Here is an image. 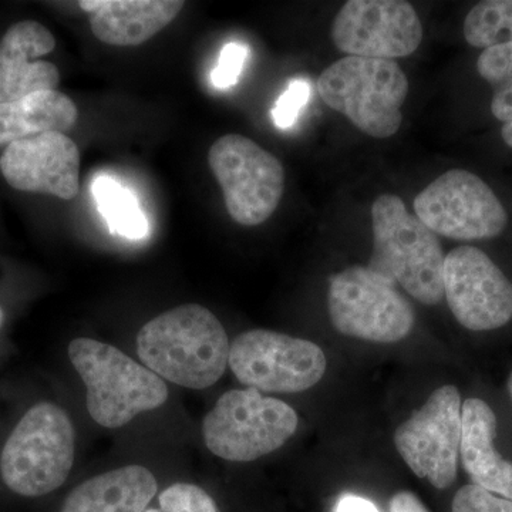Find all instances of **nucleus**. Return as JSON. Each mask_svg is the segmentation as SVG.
I'll return each instance as SVG.
<instances>
[{
  "instance_id": "obj_1",
  "label": "nucleus",
  "mask_w": 512,
  "mask_h": 512,
  "mask_svg": "<svg viewBox=\"0 0 512 512\" xmlns=\"http://www.w3.org/2000/svg\"><path fill=\"white\" fill-rule=\"evenodd\" d=\"M228 335L217 316L198 303H185L151 319L137 335L144 366L161 379L204 390L224 376Z\"/></svg>"
},
{
  "instance_id": "obj_2",
  "label": "nucleus",
  "mask_w": 512,
  "mask_h": 512,
  "mask_svg": "<svg viewBox=\"0 0 512 512\" xmlns=\"http://www.w3.org/2000/svg\"><path fill=\"white\" fill-rule=\"evenodd\" d=\"M373 252L366 268L416 301L439 305L444 299V256L437 235L407 211L402 198L377 197L372 205Z\"/></svg>"
},
{
  "instance_id": "obj_3",
  "label": "nucleus",
  "mask_w": 512,
  "mask_h": 512,
  "mask_svg": "<svg viewBox=\"0 0 512 512\" xmlns=\"http://www.w3.org/2000/svg\"><path fill=\"white\" fill-rule=\"evenodd\" d=\"M69 357L86 384L90 416L106 429H120L167 402L164 380L114 346L77 338L70 342Z\"/></svg>"
},
{
  "instance_id": "obj_4",
  "label": "nucleus",
  "mask_w": 512,
  "mask_h": 512,
  "mask_svg": "<svg viewBox=\"0 0 512 512\" xmlns=\"http://www.w3.org/2000/svg\"><path fill=\"white\" fill-rule=\"evenodd\" d=\"M409 80L394 60L346 56L323 70L320 99L343 114L362 133L375 138L394 136L402 127V107Z\"/></svg>"
},
{
  "instance_id": "obj_5",
  "label": "nucleus",
  "mask_w": 512,
  "mask_h": 512,
  "mask_svg": "<svg viewBox=\"0 0 512 512\" xmlns=\"http://www.w3.org/2000/svg\"><path fill=\"white\" fill-rule=\"evenodd\" d=\"M76 453L69 414L53 403H39L25 413L0 456L3 483L23 497H42L62 487Z\"/></svg>"
},
{
  "instance_id": "obj_6",
  "label": "nucleus",
  "mask_w": 512,
  "mask_h": 512,
  "mask_svg": "<svg viewBox=\"0 0 512 512\" xmlns=\"http://www.w3.org/2000/svg\"><path fill=\"white\" fill-rule=\"evenodd\" d=\"M298 423L289 404L248 387L222 394L202 421V436L215 456L249 463L284 446Z\"/></svg>"
},
{
  "instance_id": "obj_7",
  "label": "nucleus",
  "mask_w": 512,
  "mask_h": 512,
  "mask_svg": "<svg viewBox=\"0 0 512 512\" xmlns=\"http://www.w3.org/2000/svg\"><path fill=\"white\" fill-rule=\"evenodd\" d=\"M208 164L232 220L256 227L272 217L285 191L284 165L274 154L247 137L227 134L212 144Z\"/></svg>"
},
{
  "instance_id": "obj_8",
  "label": "nucleus",
  "mask_w": 512,
  "mask_h": 512,
  "mask_svg": "<svg viewBox=\"0 0 512 512\" xmlns=\"http://www.w3.org/2000/svg\"><path fill=\"white\" fill-rule=\"evenodd\" d=\"M328 309L338 332L367 342H399L414 326L412 305L366 266H350L330 278Z\"/></svg>"
},
{
  "instance_id": "obj_9",
  "label": "nucleus",
  "mask_w": 512,
  "mask_h": 512,
  "mask_svg": "<svg viewBox=\"0 0 512 512\" xmlns=\"http://www.w3.org/2000/svg\"><path fill=\"white\" fill-rule=\"evenodd\" d=\"M228 365L249 389L299 393L322 380L328 360L311 340L255 329L235 338L229 348Z\"/></svg>"
},
{
  "instance_id": "obj_10",
  "label": "nucleus",
  "mask_w": 512,
  "mask_h": 512,
  "mask_svg": "<svg viewBox=\"0 0 512 512\" xmlns=\"http://www.w3.org/2000/svg\"><path fill=\"white\" fill-rule=\"evenodd\" d=\"M416 217L436 235L480 241L503 234L508 215L494 191L478 175L450 170L417 195Z\"/></svg>"
},
{
  "instance_id": "obj_11",
  "label": "nucleus",
  "mask_w": 512,
  "mask_h": 512,
  "mask_svg": "<svg viewBox=\"0 0 512 512\" xmlns=\"http://www.w3.org/2000/svg\"><path fill=\"white\" fill-rule=\"evenodd\" d=\"M461 407L457 387L441 386L394 433V444L407 466L439 490L450 487L457 478Z\"/></svg>"
},
{
  "instance_id": "obj_12",
  "label": "nucleus",
  "mask_w": 512,
  "mask_h": 512,
  "mask_svg": "<svg viewBox=\"0 0 512 512\" xmlns=\"http://www.w3.org/2000/svg\"><path fill=\"white\" fill-rule=\"evenodd\" d=\"M330 39L348 56L393 60L419 49L423 26L409 2L349 0L333 19Z\"/></svg>"
},
{
  "instance_id": "obj_13",
  "label": "nucleus",
  "mask_w": 512,
  "mask_h": 512,
  "mask_svg": "<svg viewBox=\"0 0 512 512\" xmlns=\"http://www.w3.org/2000/svg\"><path fill=\"white\" fill-rule=\"evenodd\" d=\"M444 296L460 325L494 330L512 319V284L490 256L463 245L444 259Z\"/></svg>"
},
{
  "instance_id": "obj_14",
  "label": "nucleus",
  "mask_w": 512,
  "mask_h": 512,
  "mask_svg": "<svg viewBox=\"0 0 512 512\" xmlns=\"http://www.w3.org/2000/svg\"><path fill=\"white\" fill-rule=\"evenodd\" d=\"M0 171L15 190L74 200L80 190V153L64 133H43L9 144Z\"/></svg>"
},
{
  "instance_id": "obj_15",
  "label": "nucleus",
  "mask_w": 512,
  "mask_h": 512,
  "mask_svg": "<svg viewBox=\"0 0 512 512\" xmlns=\"http://www.w3.org/2000/svg\"><path fill=\"white\" fill-rule=\"evenodd\" d=\"M55 47V36L36 20H22L6 30L0 39V104L56 90L59 69L42 60Z\"/></svg>"
},
{
  "instance_id": "obj_16",
  "label": "nucleus",
  "mask_w": 512,
  "mask_h": 512,
  "mask_svg": "<svg viewBox=\"0 0 512 512\" xmlns=\"http://www.w3.org/2000/svg\"><path fill=\"white\" fill-rule=\"evenodd\" d=\"M90 28L100 42L138 46L167 28L184 8L180 0H83Z\"/></svg>"
},
{
  "instance_id": "obj_17",
  "label": "nucleus",
  "mask_w": 512,
  "mask_h": 512,
  "mask_svg": "<svg viewBox=\"0 0 512 512\" xmlns=\"http://www.w3.org/2000/svg\"><path fill=\"white\" fill-rule=\"evenodd\" d=\"M460 456L473 484L512 500V464L495 450L497 417L484 400L468 399L461 407Z\"/></svg>"
},
{
  "instance_id": "obj_18",
  "label": "nucleus",
  "mask_w": 512,
  "mask_h": 512,
  "mask_svg": "<svg viewBox=\"0 0 512 512\" xmlns=\"http://www.w3.org/2000/svg\"><path fill=\"white\" fill-rule=\"evenodd\" d=\"M157 488L146 467H120L77 485L60 512H144Z\"/></svg>"
},
{
  "instance_id": "obj_19",
  "label": "nucleus",
  "mask_w": 512,
  "mask_h": 512,
  "mask_svg": "<svg viewBox=\"0 0 512 512\" xmlns=\"http://www.w3.org/2000/svg\"><path fill=\"white\" fill-rule=\"evenodd\" d=\"M79 119L74 101L57 90H45L0 104V146L43 133H64Z\"/></svg>"
},
{
  "instance_id": "obj_20",
  "label": "nucleus",
  "mask_w": 512,
  "mask_h": 512,
  "mask_svg": "<svg viewBox=\"0 0 512 512\" xmlns=\"http://www.w3.org/2000/svg\"><path fill=\"white\" fill-rule=\"evenodd\" d=\"M92 194L111 234L138 241L147 237L148 221L133 192L109 175L94 178Z\"/></svg>"
},
{
  "instance_id": "obj_21",
  "label": "nucleus",
  "mask_w": 512,
  "mask_h": 512,
  "mask_svg": "<svg viewBox=\"0 0 512 512\" xmlns=\"http://www.w3.org/2000/svg\"><path fill=\"white\" fill-rule=\"evenodd\" d=\"M464 37L478 49L512 42V0L477 3L464 20Z\"/></svg>"
},
{
  "instance_id": "obj_22",
  "label": "nucleus",
  "mask_w": 512,
  "mask_h": 512,
  "mask_svg": "<svg viewBox=\"0 0 512 512\" xmlns=\"http://www.w3.org/2000/svg\"><path fill=\"white\" fill-rule=\"evenodd\" d=\"M158 500L163 512H218L210 494L194 484L171 485L165 488Z\"/></svg>"
},
{
  "instance_id": "obj_23",
  "label": "nucleus",
  "mask_w": 512,
  "mask_h": 512,
  "mask_svg": "<svg viewBox=\"0 0 512 512\" xmlns=\"http://www.w3.org/2000/svg\"><path fill=\"white\" fill-rule=\"evenodd\" d=\"M451 512H512V500L471 483L454 495Z\"/></svg>"
},
{
  "instance_id": "obj_24",
  "label": "nucleus",
  "mask_w": 512,
  "mask_h": 512,
  "mask_svg": "<svg viewBox=\"0 0 512 512\" xmlns=\"http://www.w3.org/2000/svg\"><path fill=\"white\" fill-rule=\"evenodd\" d=\"M478 74L495 89L512 82V42L487 47L477 60Z\"/></svg>"
},
{
  "instance_id": "obj_25",
  "label": "nucleus",
  "mask_w": 512,
  "mask_h": 512,
  "mask_svg": "<svg viewBox=\"0 0 512 512\" xmlns=\"http://www.w3.org/2000/svg\"><path fill=\"white\" fill-rule=\"evenodd\" d=\"M309 99H311V84L302 79L292 80L288 89L276 100L272 110L275 126L281 130L292 127Z\"/></svg>"
},
{
  "instance_id": "obj_26",
  "label": "nucleus",
  "mask_w": 512,
  "mask_h": 512,
  "mask_svg": "<svg viewBox=\"0 0 512 512\" xmlns=\"http://www.w3.org/2000/svg\"><path fill=\"white\" fill-rule=\"evenodd\" d=\"M249 55L248 46L244 43L231 42L221 50L217 67L212 70V83L217 89H231L239 82L242 69Z\"/></svg>"
},
{
  "instance_id": "obj_27",
  "label": "nucleus",
  "mask_w": 512,
  "mask_h": 512,
  "mask_svg": "<svg viewBox=\"0 0 512 512\" xmlns=\"http://www.w3.org/2000/svg\"><path fill=\"white\" fill-rule=\"evenodd\" d=\"M491 113L504 124L512 121V82L495 89L491 100Z\"/></svg>"
},
{
  "instance_id": "obj_28",
  "label": "nucleus",
  "mask_w": 512,
  "mask_h": 512,
  "mask_svg": "<svg viewBox=\"0 0 512 512\" xmlns=\"http://www.w3.org/2000/svg\"><path fill=\"white\" fill-rule=\"evenodd\" d=\"M390 512H429V510L413 493L400 491L390 500Z\"/></svg>"
},
{
  "instance_id": "obj_29",
  "label": "nucleus",
  "mask_w": 512,
  "mask_h": 512,
  "mask_svg": "<svg viewBox=\"0 0 512 512\" xmlns=\"http://www.w3.org/2000/svg\"><path fill=\"white\" fill-rule=\"evenodd\" d=\"M335 512H380L372 501L359 495H343L336 505Z\"/></svg>"
},
{
  "instance_id": "obj_30",
  "label": "nucleus",
  "mask_w": 512,
  "mask_h": 512,
  "mask_svg": "<svg viewBox=\"0 0 512 512\" xmlns=\"http://www.w3.org/2000/svg\"><path fill=\"white\" fill-rule=\"evenodd\" d=\"M501 136H503L505 144L512 148V121L504 124L503 130H501Z\"/></svg>"
},
{
  "instance_id": "obj_31",
  "label": "nucleus",
  "mask_w": 512,
  "mask_h": 512,
  "mask_svg": "<svg viewBox=\"0 0 512 512\" xmlns=\"http://www.w3.org/2000/svg\"><path fill=\"white\" fill-rule=\"evenodd\" d=\"M507 384H508V392H510L511 399H512V373H511L510 377H508Z\"/></svg>"
},
{
  "instance_id": "obj_32",
  "label": "nucleus",
  "mask_w": 512,
  "mask_h": 512,
  "mask_svg": "<svg viewBox=\"0 0 512 512\" xmlns=\"http://www.w3.org/2000/svg\"><path fill=\"white\" fill-rule=\"evenodd\" d=\"M3 320H5V312H3V309L0 308V328H2Z\"/></svg>"
},
{
  "instance_id": "obj_33",
  "label": "nucleus",
  "mask_w": 512,
  "mask_h": 512,
  "mask_svg": "<svg viewBox=\"0 0 512 512\" xmlns=\"http://www.w3.org/2000/svg\"><path fill=\"white\" fill-rule=\"evenodd\" d=\"M144 512H163L161 510H154V508H151V510H146Z\"/></svg>"
}]
</instances>
